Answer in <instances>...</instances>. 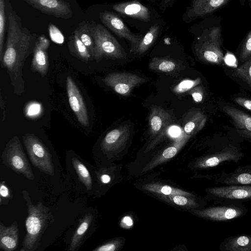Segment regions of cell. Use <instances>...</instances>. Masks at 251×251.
<instances>
[{"instance_id":"cell-1","label":"cell","mask_w":251,"mask_h":251,"mask_svg":"<svg viewBox=\"0 0 251 251\" xmlns=\"http://www.w3.org/2000/svg\"><path fill=\"white\" fill-rule=\"evenodd\" d=\"M37 38L36 34L22 25L20 18L11 6L6 46L0 65L7 69L14 92L17 95L24 92L23 66L26 58L33 51Z\"/></svg>"},{"instance_id":"cell-2","label":"cell","mask_w":251,"mask_h":251,"mask_svg":"<svg viewBox=\"0 0 251 251\" xmlns=\"http://www.w3.org/2000/svg\"><path fill=\"white\" fill-rule=\"evenodd\" d=\"M26 202L27 216L25 220L26 234L21 251H35L38 248L44 232L50 224L54 221V218L49 207L42 202L32 203L28 192L22 191Z\"/></svg>"},{"instance_id":"cell-3","label":"cell","mask_w":251,"mask_h":251,"mask_svg":"<svg viewBox=\"0 0 251 251\" xmlns=\"http://www.w3.org/2000/svg\"><path fill=\"white\" fill-rule=\"evenodd\" d=\"M94 41L93 59L99 62L103 58L124 59L127 54L117 39L101 25L90 23Z\"/></svg>"},{"instance_id":"cell-4","label":"cell","mask_w":251,"mask_h":251,"mask_svg":"<svg viewBox=\"0 0 251 251\" xmlns=\"http://www.w3.org/2000/svg\"><path fill=\"white\" fill-rule=\"evenodd\" d=\"M2 163L18 174L33 180L34 176L19 138L14 136L7 143L1 155Z\"/></svg>"},{"instance_id":"cell-5","label":"cell","mask_w":251,"mask_h":251,"mask_svg":"<svg viewBox=\"0 0 251 251\" xmlns=\"http://www.w3.org/2000/svg\"><path fill=\"white\" fill-rule=\"evenodd\" d=\"M23 140L33 166L41 172L53 176L55 173L51 155L41 140L31 133L25 134Z\"/></svg>"},{"instance_id":"cell-6","label":"cell","mask_w":251,"mask_h":251,"mask_svg":"<svg viewBox=\"0 0 251 251\" xmlns=\"http://www.w3.org/2000/svg\"><path fill=\"white\" fill-rule=\"evenodd\" d=\"M221 44V27L211 28L203 40L196 46V54L200 60L204 63L220 65L224 60Z\"/></svg>"},{"instance_id":"cell-7","label":"cell","mask_w":251,"mask_h":251,"mask_svg":"<svg viewBox=\"0 0 251 251\" xmlns=\"http://www.w3.org/2000/svg\"><path fill=\"white\" fill-rule=\"evenodd\" d=\"M207 193L218 204L251 200V185L232 184L212 187L207 189Z\"/></svg>"},{"instance_id":"cell-8","label":"cell","mask_w":251,"mask_h":251,"mask_svg":"<svg viewBox=\"0 0 251 251\" xmlns=\"http://www.w3.org/2000/svg\"><path fill=\"white\" fill-rule=\"evenodd\" d=\"M220 204L200 211V215L212 221L225 222L238 219L248 213V209L243 202H229Z\"/></svg>"},{"instance_id":"cell-9","label":"cell","mask_w":251,"mask_h":251,"mask_svg":"<svg viewBox=\"0 0 251 251\" xmlns=\"http://www.w3.org/2000/svg\"><path fill=\"white\" fill-rule=\"evenodd\" d=\"M102 81L117 94L127 96L135 87L145 82L146 80L134 74L120 72L109 74Z\"/></svg>"},{"instance_id":"cell-10","label":"cell","mask_w":251,"mask_h":251,"mask_svg":"<svg viewBox=\"0 0 251 251\" xmlns=\"http://www.w3.org/2000/svg\"><path fill=\"white\" fill-rule=\"evenodd\" d=\"M241 149L235 145L228 144L205 156L201 162L202 168H213L227 162L237 163L244 157Z\"/></svg>"},{"instance_id":"cell-11","label":"cell","mask_w":251,"mask_h":251,"mask_svg":"<svg viewBox=\"0 0 251 251\" xmlns=\"http://www.w3.org/2000/svg\"><path fill=\"white\" fill-rule=\"evenodd\" d=\"M66 90L70 106L78 121L83 126H88L89 121L87 107L78 88L70 76L67 77Z\"/></svg>"},{"instance_id":"cell-12","label":"cell","mask_w":251,"mask_h":251,"mask_svg":"<svg viewBox=\"0 0 251 251\" xmlns=\"http://www.w3.org/2000/svg\"><path fill=\"white\" fill-rule=\"evenodd\" d=\"M101 22L117 36L128 40L132 45V50L135 48L143 37L133 34L123 21L116 14L105 11L100 14Z\"/></svg>"},{"instance_id":"cell-13","label":"cell","mask_w":251,"mask_h":251,"mask_svg":"<svg viewBox=\"0 0 251 251\" xmlns=\"http://www.w3.org/2000/svg\"><path fill=\"white\" fill-rule=\"evenodd\" d=\"M41 12L57 18L68 19L72 17L70 3L63 0H24Z\"/></svg>"},{"instance_id":"cell-14","label":"cell","mask_w":251,"mask_h":251,"mask_svg":"<svg viewBox=\"0 0 251 251\" xmlns=\"http://www.w3.org/2000/svg\"><path fill=\"white\" fill-rule=\"evenodd\" d=\"M50 41L44 34L37 38L33 51V58L31 70L37 72L44 77L48 73L49 62L48 50L50 47Z\"/></svg>"},{"instance_id":"cell-15","label":"cell","mask_w":251,"mask_h":251,"mask_svg":"<svg viewBox=\"0 0 251 251\" xmlns=\"http://www.w3.org/2000/svg\"><path fill=\"white\" fill-rule=\"evenodd\" d=\"M222 110L231 120L238 135L251 142V116L228 105L224 106Z\"/></svg>"},{"instance_id":"cell-16","label":"cell","mask_w":251,"mask_h":251,"mask_svg":"<svg viewBox=\"0 0 251 251\" xmlns=\"http://www.w3.org/2000/svg\"><path fill=\"white\" fill-rule=\"evenodd\" d=\"M217 183L225 185H251V164L238 166L230 173L222 172L217 175Z\"/></svg>"},{"instance_id":"cell-17","label":"cell","mask_w":251,"mask_h":251,"mask_svg":"<svg viewBox=\"0 0 251 251\" xmlns=\"http://www.w3.org/2000/svg\"><path fill=\"white\" fill-rule=\"evenodd\" d=\"M112 8L119 13L144 22L150 19L148 8L137 1L123 2L114 4Z\"/></svg>"},{"instance_id":"cell-18","label":"cell","mask_w":251,"mask_h":251,"mask_svg":"<svg viewBox=\"0 0 251 251\" xmlns=\"http://www.w3.org/2000/svg\"><path fill=\"white\" fill-rule=\"evenodd\" d=\"M172 122L171 114L163 108L152 106L149 117V129L153 135H156L166 129Z\"/></svg>"},{"instance_id":"cell-19","label":"cell","mask_w":251,"mask_h":251,"mask_svg":"<svg viewBox=\"0 0 251 251\" xmlns=\"http://www.w3.org/2000/svg\"><path fill=\"white\" fill-rule=\"evenodd\" d=\"M150 69L173 76L177 75L184 69L182 62L169 57H153L149 64Z\"/></svg>"},{"instance_id":"cell-20","label":"cell","mask_w":251,"mask_h":251,"mask_svg":"<svg viewBox=\"0 0 251 251\" xmlns=\"http://www.w3.org/2000/svg\"><path fill=\"white\" fill-rule=\"evenodd\" d=\"M230 0H193L187 16L190 18L201 17L226 4Z\"/></svg>"},{"instance_id":"cell-21","label":"cell","mask_w":251,"mask_h":251,"mask_svg":"<svg viewBox=\"0 0 251 251\" xmlns=\"http://www.w3.org/2000/svg\"><path fill=\"white\" fill-rule=\"evenodd\" d=\"M19 229L17 221L5 226L0 222V249L4 251H14L18 247Z\"/></svg>"},{"instance_id":"cell-22","label":"cell","mask_w":251,"mask_h":251,"mask_svg":"<svg viewBox=\"0 0 251 251\" xmlns=\"http://www.w3.org/2000/svg\"><path fill=\"white\" fill-rule=\"evenodd\" d=\"M129 127L127 125H123L108 132L104 137L101 147L104 151L113 150L124 143L129 136Z\"/></svg>"},{"instance_id":"cell-23","label":"cell","mask_w":251,"mask_h":251,"mask_svg":"<svg viewBox=\"0 0 251 251\" xmlns=\"http://www.w3.org/2000/svg\"><path fill=\"white\" fill-rule=\"evenodd\" d=\"M206 121L207 116L203 111L194 110L189 112L183 122L184 133L191 135L199 132L203 128Z\"/></svg>"},{"instance_id":"cell-24","label":"cell","mask_w":251,"mask_h":251,"mask_svg":"<svg viewBox=\"0 0 251 251\" xmlns=\"http://www.w3.org/2000/svg\"><path fill=\"white\" fill-rule=\"evenodd\" d=\"M221 251H251V235L240 234L228 237L219 245Z\"/></svg>"},{"instance_id":"cell-25","label":"cell","mask_w":251,"mask_h":251,"mask_svg":"<svg viewBox=\"0 0 251 251\" xmlns=\"http://www.w3.org/2000/svg\"><path fill=\"white\" fill-rule=\"evenodd\" d=\"M93 219L92 213H87L80 220L78 226L71 239L68 250L77 251L83 242L84 237Z\"/></svg>"},{"instance_id":"cell-26","label":"cell","mask_w":251,"mask_h":251,"mask_svg":"<svg viewBox=\"0 0 251 251\" xmlns=\"http://www.w3.org/2000/svg\"><path fill=\"white\" fill-rule=\"evenodd\" d=\"M68 47L70 52L83 62L87 63L92 58L87 48L81 41L75 30L69 37Z\"/></svg>"},{"instance_id":"cell-27","label":"cell","mask_w":251,"mask_h":251,"mask_svg":"<svg viewBox=\"0 0 251 251\" xmlns=\"http://www.w3.org/2000/svg\"><path fill=\"white\" fill-rule=\"evenodd\" d=\"M160 28V26L158 24H154L152 25L144 37L142 38L137 46L132 50L134 53L140 55L144 53L148 50L155 41Z\"/></svg>"},{"instance_id":"cell-28","label":"cell","mask_w":251,"mask_h":251,"mask_svg":"<svg viewBox=\"0 0 251 251\" xmlns=\"http://www.w3.org/2000/svg\"><path fill=\"white\" fill-rule=\"evenodd\" d=\"M72 163L78 180L87 190L92 188L93 181L90 173L86 166L76 157L72 158Z\"/></svg>"},{"instance_id":"cell-29","label":"cell","mask_w":251,"mask_h":251,"mask_svg":"<svg viewBox=\"0 0 251 251\" xmlns=\"http://www.w3.org/2000/svg\"><path fill=\"white\" fill-rule=\"evenodd\" d=\"M79 38L87 48L93 59L94 41L91 33L90 23L83 21L80 23L75 30Z\"/></svg>"},{"instance_id":"cell-30","label":"cell","mask_w":251,"mask_h":251,"mask_svg":"<svg viewBox=\"0 0 251 251\" xmlns=\"http://www.w3.org/2000/svg\"><path fill=\"white\" fill-rule=\"evenodd\" d=\"M233 75L242 79L251 88V57L233 71Z\"/></svg>"},{"instance_id":"cell-31","label":"cell","mask_w":251,"mask_h":251,"mask_svg":"<svg viewBox=\"0 0 251 251\" xmlns=\"http://www.w3.org/2000/svg\"><path fill=\"white\" fill-rule=\"evenodd\" d=\"M5 0H0V63L2 60L6 25Z\"/></svg>"},{"instance_id":"cell-32","label":"cell","mask_w":251,"mask_h":251,"mask_svg":"<svg viewBox=\"0 0 251 251\" xmlns=\"http://www.w3.org/2000/svg\"><path fill=\"white\" fill-rule=\"evenodd\" d=\"M201 83V79L198 77L195 79H185L177 85H176L173 88V91L174 93L177 94L188 92L194 87L199 85Z\"/></svg>"},{"instance_id":"cell-33","label":"cell","mask_w":251,"mask_h":251,"mask_svg":"<svg viewBox=\"0 0 251 251\" xmlns=\"http://www.w3.org/2000/svg\"><path fill=\"white\" fill-rule=\"evenodd\" d=\"M251 57V31L246 36L243 44H242L240 53V61L244 63Z\"/></svg>"},{"instance_id":"cell-34","label":"cell","mask_w":251,"mask_h":251,"mask_svg":"<svg viewBox=\"0 0 251 251\" xmlns=\"http://www.w3.org/2000/svg\"><path fill=\"white\" fill-rule=\"evenodd\" d=\"M204 92L203 88L201 86L198 85L188 91V94L191 95L195 102H201L203 100Z\"/></svg>"},{"instance_id":"cell-35","label":"cell","mask_w":251,"mask_h":251,"mask_svg":"<svg viewBox=\"0 0 251 251\" xmlns=\"http://www.w3.org/2000/svg\"><path fill=\"white\" fill-rule=\"evenodd\" d=\"M233 100L238 105L251 112V100L241 97H236Z\"/></svg>"},{"instance_id":"cell-36","label":"cell","mask_w":251,"mask_h":251,"mask_svg":"<svg viewBox=\"0 0 251 251\" xmlns=\"http://www.w3.org/2000/svg\"><path fill=\"white\" fill-rule=\"evenodd\" d=\"M0 198L3 199L4 198L10 199L12 198L10 190L4 181H2L0 182Z\"/></svg>"},{"instance_id":"cell-37","label":"cell","mask_w":251,"mask_h":251,"mask_svg":"<svg viewBox=\"0 0 251 251\" xmlns=\"http://www.w3.org/2000/svg\"><path fill=\"white\" fill-rule=\"evenodd\" d=\"M116 250V245L113 243H108L102 244L94 250L93 251H114Z\"/></svg>"},{"instance_id":"cell-38","label":"cell","mask_w":251,"mask_h":251,"mask_svg":"<svg viewBox=\"0 0 251 251\" xmlns=\"http://www.w3.org/2000/svg\"><path fill=\"white\" fill-rule=\"evenodd\" d=\"M160 191L162 193L165 194V195H170V194H186L185 193H184L183 192H181L179 190H176V189H173L172 187L169 186H167V185H165L164 186H163L161 190H160Z\"/></svg>"},{"instance_id":"cell-39","label":"cell","mask_w":251,"mask_h":251,"mask_svg":"<svg viewBox=\"0 0 251 251\" xmlns=\"http://www.w3.org/2000/svg\"><path fill=\"white\" fill-rule=\"evenodd\" d=\"M177 152V149L175 146L166 149L163 152L162 155L165 158H170L174 156Z\"/></svg>"},{"instance_id":"cell-40","label":"cell","mask_w":251,"mask_h":251,"mask_svg":"<svg viewBox=\"0 0 251 251\" xmlns=\"http://www.w3.org/2000/svg\"><path fill=\"white\" fill-rule=\"evenodd\" d=\"M173 201L176 204L179 205H184L188 202L186 198L180 195L175 196L173 198Z\"/></svg>"},{"instance_id":"cell-41","label":"cell","mask_w":251,"mask_h":251,"mask_svg":"<svg viewBox=\"0 0 251 251\" xmlns=\"http://www.w3.org/2000/svg\"><path fill=\"white\" fill-rule=\"evenodd\" d=\"M0 105L1 107L2 121H4L5 119V104L1 93L0 96Z\"/></svg>"},{"instance_id":"cell-42","label":"cell","mask_w":251,"mask_h":251,"mask_svg":"<svg viewBox=\"0 0 251 251\" xmlns=\"http://www.w3.org/2000/svg\"><path fill=\"white\" fill-rule=\"evenodd\" d=\"M110 180V176L107 174H103L100 176V180L103 184L108 183Z\"/></svg>"},{"instance_id":"cell-43","label":"cell","mask_w":251,"mask_h":251,"mask_svg":"<svg viewBox=\"0 0 251 251\" xmlns=\"http://www.w3.org/2000/svg\"><path fill=\"white\" fill-rule=\"evenodd\" d=\"M123 222L128 226H131L133 224L132 219L128 216H126L124 218Z\"/></svg>"},{"instance_id":"cell-44","label":"cell","mask_w":251,"mask_h":251,"mask_svg":"<svg viewBox=\"0 0 251 251\" xmlns=\"http://www.w3.org/2000/svg\"><path fill=\"white\" fill-rule=\"evenodd\" d=\"M246 0H240V3L242 5H244ZM249 4L250 7L251 8V0H248Z\"/></svg>"},{"instance_id":"cell-45","label":"cell","mask_w":251,"mask_h":251,"mask_svg":"<svg viewBox=\"0 0 251 251\" xmlns=\"http://www.w3.org/2000/svg\"><path fill=\"white\" fill-rule=\"evenodd\" d=\"M172 0H164L165 2L166 3H168L169 2H170V1H171Z\"/></svg>"}]
</instances>
